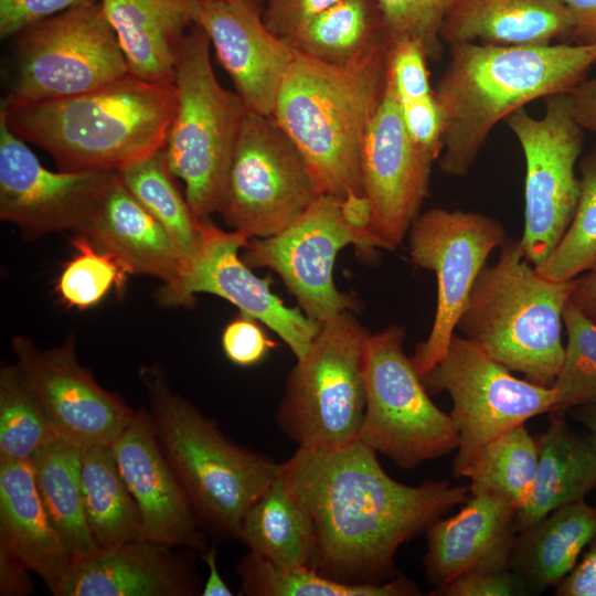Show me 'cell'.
<instances>
[{
  "label": "cell",
  "mask_w": 596,
  "mask_h": 596,
  "mask_svg": "<svg viewBox=\"0 0 596 596\" xmlns=\"http://www.w3.org/2000/svg\"><path fill=\"white\" fill-rule=\"evenodd\" d=\"M162 451L202 528L240 540L244 518L279 475L272 458L238 446L170 387L153 363L139 371Z\"/></svg>",
  "instance_id": "cell-5"
},
{
  "label": "cell",
  "mask_w": 596,
  "mask_h": 596,
  "mask_svg": "<svg viewBox=\"0 0 596 596\" xmlns=\"http://www.w3.org/2000/svg\"><path fill=\"white\" fill-rule=\"evenodd\" d=\"M568 10L573 28L570 35L575 44H596V0H561Z\"/></svg>",
  "instance_id": "cell-51"
},
{
  "label": "cell",
  "mask_w": 596,
  "mask_h": 596,
  "mask_svg": "<svg viewBox=\"0 0 596 596\" xmlns=\"http://www.w3.org/2000/svg\"><path fill=\"white\" fill-rule=\"evenodd\" d=\"M94 2L98 0H0V35H18L42 20Z\"/></svg>",
  "instance_id": "cell-46"
},
{
  "label": "cell",
  "mask_w": 596,
  "mask_h": 596,
  "mask_svg": "<svg viewBox=\"0 0 596 596\" xmlns=\"http://www.w3.org/2000/svg\"><path fill=\"white\" fill-rule=\"evenodd\" d=\"M17 36L15 77L2 106L83 94L129 73L99 1L42 20Z\"/></svg>",
  "instance_id": "cell-10"
},
{
  "label": "cell",
  "mask_w": 596,
  "mask_h": 596,
  "mask_svg": "<svg viewBox=\"0 0 596 596\" xmlns=\"http://www.w3.org/2000/svg\"><path fill=\"white\" fill-rule=\"evenodd\" d=\"M259 321L244 313L231 320L222 333V348L225 356L240 366L260 363L276 347Z\"/></svg>",
  "instance_id": "cell-43"
},
{
  "label": "cell",
  "mask_w": 596,
  "mask_h": 596,
  "mask_svg": "<svg viewBox=\"0 0 596 596\" xmlns=\"http://www.w3.org/2000/svg\"><path fill=\"white\" fill-rule=\"evenodd\" d=\"M204 564L207 567V578L202 586V596H232L234 593L221 577L217 568V549L215 545H210L201 554Z\"/></svg>",
  "instance_id": "cell-54"
},
{
  "label": "cell",
  "mask_w": 596,
  "mask_h": 596,
  "mask_svg": "<svg viewBox=\"0 0 596 596\" xmlns=\"http://www.w3.org/2000/svg\"><path fill=\"white\" fill-rule=\"evenodd\" d=\"M81 454L78 447L57 439L41 448L30 460L44 510L72 558L99 549L84 511Z\"/></svg>",
  "instance_id": "cell-33"
},
{
  "label": "cell",
  "mask_w": 596,
  "mask_h": 596,
  "mask_svg": "<svg viewBox=\"0 0 596 596\" xmlns=\"http://www.w3.org/2000/svg\"><path fill=\"white\" fill-rule=\"evenodd\" d=\"M81 488L87 525L99 549L143 539L140 511L111 445L82 450Z\"/></svg>",
  "instance_id": "cell-32"
},
{
  "label": "cell",
  "mask_w": 596,
  "mask_h": 596,
  "mask_svg": "<svg viewBox=\"0 0 596 596\" xmlns=\"http://www.w3.org/2000/svg\"><path fill=\"white\" fill-rule=\"evenodd\" d=\"M117 171H51L0 118V217L24 235L77 232Z\"/></svg>",
  "instance_id": "cell-19"
},
{
  "label": "cell",
  "mask_w": 596,
  "mask_h": 596,
  "mask_svg": "<svg viewBox=\"0 0 596 596\" xmlns=\"http://www.w3.org/2000/svg\"><path fill=\"white\" fill-rule=\"evenodd\" d=\"M350 244L365 253L377 247L369 231L347 221L340 199L323 194L279 233L252 237L242 259L251 268L276 272L305 315L321 322L358 308V301L341 292L333 280L336 257Z\"/></svg>",
  "instance_id": "cell-15"
},
{
  "label": "cell",
  "mask_w": 596,
  "mask_h": 596,
  "mask_svg": "<svg viewBox=\"0 0 596 596\" xmlns=\"http://www.w3.org/2000/svg\"><path fill=\"white\" fill-rule=\"evenodd\" d=\"M72 244L76 255L65 265L55 288L65 305L87 309L97 305L113 287L124 288L131 272L123 260L108 251L96 249L91 240L79 233Z\"/></svg>",
  "instance_id": "cell-40"
},
{
  "label": "cell",
  "mask_w": 596,
  "mask_h": 596,
  "mask_svg": "<svg viewBox=\"0 0 596 596\" xmlns=\"http://www.w3.org/2000/svg\"><path fill=\"white\" fill-rule=\"evenodd\" d=\"M340 207L348 222L370 232L372 207L365 194L349 193L340 200Z\"/></svg>",
  "instance_id": "cell-53"
},
{
  "label": "cell",
  "mask_w": 596,
  "mask_h": 596,
  "mask_svg": "<svg viewBox=\"0 0 596 596\" xmlns=\"http://www.w3.org/2000/svg\"><path fill=\"white\" fill-rule=\"evenodd\" d=\"M140 511L143 539L200 552L209 547L190 500L160 446L151 412L139 408L111 444Z\"/></svg>",
  "instance_id": "cell-21"
},
{
  "label": "cell",
  "mask_w": 596,
  "mask_h": 596,
  "mask_svg": "<svg viewBox=\"0 0 596 596\" xmlns=\"http://www.w3.org/2000/svg\"><path fill=\"white\" fill-rule=\"evenodd\" d=\"M202 221V242L180 270L177 280L163 285L158 300L164 307L191 306L196 294L221 297L244 315L270 328L297 360L307 353L320 323L300 308H289L270 289L269 278L257 277L240 256L252 238L242 231H224Z\"/></svg>",
  "instance_id": "cell-16"
},
{
  "label": "cell",
  "mask_w": 596,
  "mask_h": 596,
  "mask_svg": "<svg viewBox=\"0 0 596 596\" xmlns=\"http://www.w3.org/2000/svg\"><path fill=\"white\" fill-rule=\"evenodd\" d=\"M60 439L17 364L0 369V459L29 461Z\"/></svg>",
  "instance_id": "cell-37"
},
{
  "label": "cell",
  "mask_w": 596,
  "mask_h": 596,
  "mask_svg": "<svg viewBox=\"0 0 596 596\" xmlns=\"http://www.w3.org/2000/svg\"><path fill=\"white\" fill-rule=\"evenodd\" d=\"M240 540L251 553L274 565L312 568L316 539L311 518L279 475L247 511Z\"/></svg>",
  "instance_id": "cell-30"
},
{
  "label": "cell",
  "mask_w": 596,
  "mask_h": 596,
  "mask_svg": "<svg viewBox=\"0 0 596 596\" xmlns=\"http://www.w3.org/2000/svg\"><path fill=\"white\" fill-rule=\"evenodd\" d=\"M240 595L247 596H416V584L402 574L382 584L352 585L308 566L283 567L249 552L238 563Z\"/></svg>",
  "instance_id": "cell-35"
},
{
  "label": "cell",
  "mask_w": 596,
  "mask_h": 596,
  "mask_svg": "<svg viewBox=\"0 0 596 596\" xmlns=\"http://www.w3.org/2000/svg\"><path fill=\"white\" fill-rule=\"evenodd\" d=\"M575 286L540 274L518 238H505L493 266L477 275L456 324L511 372L552 387L564 358L563 311Z\"/></svg>",
  "instance_id": "cell-6"
},
{
  "label": "cell",
  "mask_w": 596,
  "mask_h": 596,
  "mask_svg": "<svg viewBox=\"0 0 596 596\" xmlns=\"http://www.w3.org/2000/svg\"><path fill=\"white\" fill-rule=\"evenodd\" d=\"M386 71V46L347 65L296 52L272 118L304 157L321 195L365 194L362 147Z\"/></svg>",
  "instance_id": "cell-4"
},
{
  "label": "cell",
  "mask_w": 596,
  "mask_h": 596,
  "mask_svg": "<svg viewBox=\"0 0 596 596\" xmlns=\"http://www.w3.org/2000/svg\"><path fill=\"white\" fill-rule=\"evenodd\" d=\"M376 451L356 439L337 448H301L279 477L311 518L312 568L331 579L382 584L397 576L398 547L469 498V486L393 479Z\"/></svg>",
  "instance_id": "cell-1"
},
{
  "label": "cell",
  "mask_w": 596,
  "mask_h": 596,
  "mask_svg": "<svg viewBox=\"0 0 596 596\" xmlns=\"http://www.w3.org/2000/svg\"><path fill=\"white\" fill-rule=\"evenodd\" d=\"M579 196L562 240L536 270L553 280L596 272V146L578 163Z\"/></svg>",
  "instance_id": "cell-38"
},
{
  "label": "cell",
  "mask_w": 596,
  "mask_h": 596,
  "mask_svg": "<svg viewBox=\"0 0 596 596\" xmlns=\"http://www.w3.org/2000/svg\"><path fill=\"white\" fill-rule=\"evenodd\" d=\"M405 329L370 333L365 347V411L359 439L403 469L459 446L449 414L439 409L404 352Z\"/></svg>",
  "instance_id": "cell-9"
},
{
  "label": "cell",
  "mask_w": 596,
  "mask_h": 596,
  "mask_svg": "<svg viewBox=\"0 0 596 596\" xmlns=\"http://www.w3.org/2000/svg\"><path fill=\"white\" fill-rule=\"evenodd\" d=\"M570 301L596 323V272L585 273L575 278Z\"/></svg>",
  "instance_id": "cell-52"
},
{
  "label": "cell",
  "mask_w": 596,
  "mask_h": 596,
  "mask_svg": "<svg viewBox=\"0 0 596 596\" xmlns=\"http://www.w3.org/2000/svg\"><path fill=\"white\" fill-rule=\"evenodd\" d=\"M194 24L207 35L245 107L272 117L296 52L267 29L258 2L194 0Z\"/></svg>",
  "instance_id": "cell-20"
},
{
  "label": "cell",
  "mask_w": 596,
  "mask_h": 596,
  "mask_svg": "<svg viewBox=\"0 0 596 596\" xmlns=\"http://www.w3.org/2000/svg\"><path fill=\"white\" fill-rule=\"evenodd\" d=\"M140 539L73 558L55 596H193L201 582L191 549Z\"/></svg>",
  "instance_id": "cell-22"
},
{
  "label": "cell",
  "mask_w": 596,
  "mask_h": 596,
  "mask_svg": "<svg viewBox=\"0 0 596 596\" xmlns=\"http://www.w3.org/2000/svg\"><path fill=\"white\" fill-rule=\"evenodd\" d=\"M538 444L524 424L487 443L467 478L471 496L499 498L518 510L526 502L535 479Z\"/></svg>",
  "instance_id": "cell-36"
},
{
  "label": "cell",
  "mask_w": 596,
  "mask_h": 596,
  "mask_svg": "<svg viewBox=\"0 0 596 596\" xmlns=\"http://www.w3.org/2000/svg\"><path fill=\"white\" fill-rule=\"evenodd\" d=\"M116 255L131 274L157 277L170 285L182 258L162 225L127 189L118 172L76 232Z\"/></svg>",
  "instance_id": "cell-24"
},
{
  "label": "cell",
  "mask_w": 596,
  "mask_h": 596,
  "mask_svg": "<svg viewBox=\"0 0 596 596\" xmlns=\"http://www.w3.org/2000/svg\"><path fill=\"white\" fill-rule=\"evenodd\" d=\"M596 536V508L585 499L555 509L518 532L509 567L529 594L555 587Z\"/></svg>",
  "instance_id": "cell-29"
},
{
  "label": "cell",
  "mask_w": 596,
  "mask_h": 596,
  "mask_svg": "<svg viewBox=\"0 0 596 596\" xmlns=\"http://www.w3.org/2000/svg\"><path fill=\"white\" fill-rule=\"evenodd\" d=\"M288 374L278 427L301 448H337L359 439L365 411L370 332L351 310L321 322Z\"/></svg>",
  "instance_id": "cell-8"
},
{
  "label": "cell",
  "mask_w": 596,
  "mask_h": 596,
  "mask_svg": "<svg viewBox=\"0 0 596 596\" xmlns=\"http://www.w3.org/2000/svg\"><path fill=\"white\" fill-rule=\"evenodd\" d=\"M129 73L174 84L180 46L194 24V0H98Z\"/></svg>",
  "instance_id": "cell-26"
},
{
  "label": "cell",
  "mask_w": 596,
  "mask_h": 596,
  "mask_svg": "<svg viewBox=\"0 0 596 596\" xmlns=\"http://www.w3.org/2000/svg\"><path fill=\"white\" fill-rule=\"evenodd\" d=\"M228 1H246V2H258L257 0H228Z\"/></svg>",
  "instance_id": "cell-56"
},
{
  "label": "cell",
  "mask_w": 596,
  "mask_h": 596,
  "mask_svg": "<svg viewBox=\"0 0 596 596\" xmlns=\"http://www.w3.org/2000/svg\"><path fill=\"white\" fill-rule=\"evenodd\" d=\"M544 100L540 118L522 107L504 119L525 159L520 245L524 258L534 267L547 259L573 220L579 196L575 166L584 141V130L571 114L567 93Z\"/></svg>",
  "instance_id": "cell-13"
},
{
  "label": "cell",
  "mask_w": 596,
  "mask_h": 596,
  "mask_svg": "<svg viewBox=\"0 0 596 596\" xmlns=\"http://www.w3.org/2000/svg\"><path fill=\"white\" fill-rule=\"evenodd\" d=\"M556 596H596V536L583 560L555 586Z\"/></svg>",
  "instance_id": "cell-48"
},
{
  "label": "cell",
  "mask_w": 596,
  "mask_h": 596,
  "mask_svg": "<svg viewBox=\"0 0 596 596\" xmlns=\"http://www.w3.org/2000/svg\"><path fill=\"white\" fill-rule=\"evenodd\" d=\"M11 345L17 366L61 440L82 450L111 445L132 421L135 412L79 364L73 337L58 347L41 349L17 336Z\"/></svg>",
  "instance_id": "cell-18"
},
{
  "label": "cell",
  "mask_w": 596,
  "mask_h": 596,
  "mask_svg": "<svg viewBox=\"0 0 596 596\" xmlns=\"http://www.w3.org/2000/svg\"><path fill=\"white\" fill-rule=\"evenodd\" d=\"M570 110L583 130L596 136V75L585 78L570 93Z\"/></svg>",
  "instance_id": "cell-50"
},
{
  "label": "cell",
  "mask_w": 596,
  "mask_h": 596,
  "mask_svg": "<svg viewBox=\"0 0 596 596\" xmlns=\"http://www.w3.org/2000/svg\"><path fill=\"white\" fill-rule=\"evenodd\" d=\"M407 235L412 263L434 272L437 278L433 326L412 356L423 379L446 354L477 275L507 237L494 217L440 207L419 214Z\"/></svg>",
  "instance_id": "cell-14"
},
{
  "label": "cell",
  "mask_w": 596,
  "mask_h": 596,
  "mask_svg": "<svg viewBox=\"0 0 596 596\" xmlns=\"http://www.w3.org/2000/svg\"><path fill=\"white\" fill-rule=\"evenodd\" d=\"M387 44L409 39L422 44L428 60L443 54L440 28L448 0H376Z\"/></svg>",
  "instance_id": "cell-41"
},
{
  "label": "cell",
  "mask_w": 596,
  "mask_h": 596,
  "mask_svg": "<svg viewBox=\"0 0 596 596\" xmlns=\"http://www.w3.org/2000/svg\"><path fill=\"white\" fill-rule=\"evenodd\" d=\"M117 172L132 195L167 231L183 266L201 245L202 221L180 193L163 150Z\"/></svg>",
  "instance_id": "cell-34"
},
{
  "label": "cell",
  "mask_w": 596,
  "mask_h": 596,
  "mask_svg": "<svg viewBox=\"0 0 596 596\" xmlns=\"http://www.w3.org/2000/svg\"><path fill=\"white\" fill-rule=\"evenodd\" d=\"M428 393L447 392L459 434L455 478L467 477L480 449L507 430L554 411L557 393L511 374L477 342L455 334L444 358L422 379Z\"/></svg>",
  "instance_id": "cell-11"
},
{
  "label": "cell",
  "mask_w": 596,
  "mask_h": 596,
  "mask_svg": "<svg viewBox=\"0 0 596 596\" xmlns=\"http://www.w3.org/2000/svg\"><path fill=\"white\" fill-rule=\"evenodd\" d=\"M210 47L205 32L193 24L178 54L177 110L163 148L172 173L185 183L187 201L199 220L217 212L247 110L241 97L217 81Z\"/></svg>",
  "instance_id": "cell-7"
},
{
  "label": "cell",
  "mask_w": 596,
  "mask_h": 596,
  "mask_svg": "<svg viewBox=\"0 0 596 596\" xmlns=\"http://www.w3.org/2000/svg\"><path fill=\"white\" fill-rule=\"evenodd\" d=\"M398 103L411 137L438 160L444 148V121L435 93Z\"/></svg>",
  "instance_id": "cell-45"
},
{
  "label": "cell",
  "mask_w": 596,
  "mask_h": 596,
  "mask_svg": "<svg viewBox=\"0 0 596 596\" xmlns=\"http://www.w3.org/2000/svg\"><path fill=\"white\" fill-rule=\"evenodd\" d=\"M572 28L561 0H448L440 38L449 46L536 45L570 39Z\"/></svg>",
  "instance_id": "cell-25"
},
{
  "label": "cell",
  "mask_w": 596,
  "mask_h": 596,
  "mask_svg": "<svg viewBox=\"0 0 596 596\" xmlns=\"http://www.w3.org/2000/svg\"><path fill=\"white\" fill-rule=\"evenodd\" d=\"M341 0H266L262 12L267 29L285 39Z\"/></svg>",
  "instance_id": "cell-47"
},
{
  "label": "cell",
  "mask_w": 596,
  "mask_h": 596,
  "mask_svg": "<svg viewBox=\"0 0 596 596\" xmlns=\"http://www.w3.org/2000/svg\"><path fill=\"white\" fill-rule=\"evenodd\" d=\"M435 161L408 134L386 71L384 94L361 155L364 192L372 207L370 233L377 247L394 249L407 236L428 195Z\"/></svg>",
  "instance_id": "cell-17"
},
{
  "label": "cell",
  "mask_w": 596,
  "mask_h": 596,
  "mask_svg": "<svg viewBox=\"0 0 596 596\" xmlns=\"http://www.w3.org/2000/svg\"><path fill=\"white\" fill-rule=\"evenodd\" d=\"M523 582L510 567L465 573L448 584L435 587L432 596H514L528 595Z\"/></svg>",
  "instance_id": "cell-44"
},
{
  "label": "cell",
  "mask_w": 596,
  "mask_h": 596,
  "mask_svg": "<svg viewBox=\"0 0 596 596\" xmlns=\"http://www.w3.org/2000/svg\"><path fill=\"white\" fill-rule=\"evenodd\" d=\"M518 509L491 496H471L458 513L427 529L425 574L440 587L472 571L509 567Z\"/></svg>",
  "instance_id": "cell-23"
},
{
  "label": "cell",
  "mask_w": 596,
  "mask_h": 596,
  "mask_svg": "<svg viewBox=\"0 0 596 596\" xmlns=\"http://www.w3.org/2000/svg\"><path fill=\"white\" fill-rule=\"evenodd\" d=\"M175 110L174 84L128 73L83 94L2 106L0 118L61 171H119L163 150Z\"/></svg>",
  "instance_id": "cell-3"
},
{
  "label": "cell",
  "mask_w": 596,
  "mask_h": 596,
  "mask_svg": "<svg viewBox=\"0 0 596 596\" xmlns=\"http://www.w3.org/2000/svg\"><path fill=\"white\" fill-rule=\"evenodd\" d=\"M563 411L550 412L549 426L536 438L538 467L531 493L517 511L518 532L563 505L584 500L596 487V451L575 432Z\"/></svg>",
  "instance_id": "cell-28"
},
{
  "label": "cell",
  "mask_w": 596,
  "mask_h": 596,
  "mask_svg": "<svg viewBox=\"0 0 596 596\" xmlns=\"http://www.w3.org/2000/svg\"><path fill=\"white\" fill-rule=\"evenodd\" d=\"M32 572L20 558L0 547V595L26 596L33 592Z\"/></svg>",
  "instance_id": "cell-49"
},
{
  "label": "cell",
  "mask_w": 596,
  "mask_h": 596,
  "mask_svg": "<svg viewBox=\"0 0 596 596\" xmlns=\"http://www.w3.org/2000/svg\"><path fill=\"white\" fill-rule=\"evenodd\" d=\"M309 168L290 138L267 117L246 110L217 212L251 237L275 235L319 196Z\"/></svg>",
  "instance_id": "cell-12"
},
{
  "label": "cell",
  "mask_w": 596,
  "mask_h": 596,
  "mask_svg": "<svg viewBox=\"0 0 596 596\" xmlns=\"http://www.w3.org/2000/svg\"><path fill=\"white\" fill-rule=\"evenodd\" d=\"M568 411L572 418L586 427L587 437L596 451V404L575 406Z\"/></svg>",
  "instance_id": "cell-55"
},
{
  "label": "cell",
  "mask_w": 596,
  "mask_h": 596,
  "mask_svg": "<svg viewBox=\"0 0 596 596\" xmlns=\"http://www.w3.org/2000/svg\"><path fill=\"white\" fill-rule=\"evenodd\" d=\"M434 91L444 121L440 170L470 171L494 126L539 98L570 93L596 64V44L449 46Z\"/></svg>",
  "instance_id": "cell-2"
},
{
  "label": "cell",
  "mask_w": 596,
  "mask_h": 596,
  "mask_svg": "<svg viewBox=\"0 0 596 596\" xmlns=\"http://www.w3.org/2000/svg\"><path fill=\"white\" fill-rule=\"evenodd\" d=\"M563 322L567 342L552 386L557 393L554 411L567 412L575 406L596 404V323L570 300Z\"/></svg>",
  "instance_id": "cell-39"
},
{
  "label": "cell",
  "mask_w": 596,
  "mask_h": 596,
  "mask_svg": "<svg viewBox=\"0 0 596 596\" xmlns=\"http://www.w3.org/2000/svg\"><path fill=\"white\" fill-rule=\"evenodd\" d=\"M428 57L421 43L403 39L386 45V66L400 100L434 94L427 68Z\"/></svg>",
  "instance_id": "cell-42"
},
{
  "label": "cell",
  "mask_w": 596,
  "mask_h": 596,
  "mask_svg": "<svg viewBox=\"0 0 596 596\" xmlns=\"http://www.w3.org/2000/svg\"><path fill=\"white\" fill-rule=\"evenodd\" d=\"M0 547L39 575L51 593L73 560L49 520L29 461L0 459Z\"/></svg>",
  "instance_id": "cell-27"
},
{
  "label": "cell",
  "mask_w": 596,
  "mask_h": 596,
  "mask_svg": "<svg viewBox=\"0 0 596 596\" xmlns=\"http://www.w3.org/2000/svg\"><path fill=\"white\" fill-rule=\"evenodd\" d=\"M284 41L317 61L347 65L385 47L387 35L376 0H341Z\"/></svg>",
  "instance_id": "cell-31"
}]
</instances>
